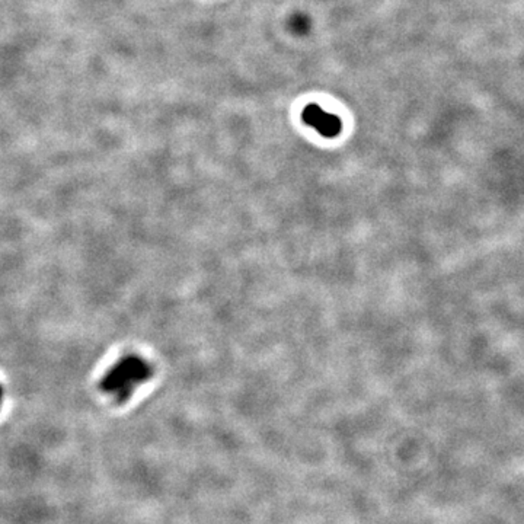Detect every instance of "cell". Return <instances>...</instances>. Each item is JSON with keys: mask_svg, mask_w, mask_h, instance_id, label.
<instances>
[{"mask_svg": "<svg viewBox=\"0 0 524 524\" xmlns=\"http://www.w3.org/2000/svg\"><path fill=\"white\" fill-rule=\"evenodd\" d=\"M152 376L149 364L136 356H127L116 363L111 370L104 376L101 389L106 393L116 395V398L122 402L130 398L132 392Z\"/></svg>", "mask_w": 524, "mask_h": 524, "instance_id": "6da1fadb", "label": "cell"}, {"mask_svg": "<svg viewBox=\"0 0 524 524\" xmlns=\"http://www.w3.org/2000/svg\"><path fill=\"white\" fill-rule=\"evenodd\" d=\"M303 121L313 127L316 132H319L324 137H335L341 133L342 122L340 117L325 113V111L316 104H309L303 113H301Z\"/></svg>", "mask_w": 524, "mask_h": 524, "instance_id": "7a4b0ae2", "label": "cell"}, {"mask_svg": "<svg viewBox=\"0 0 524 524\" xmlns=\"http://www.w3.org/2000/svg\"><path fill=\"white\" fill-rule=\"evenodd\" d=\"M293 28L297 33H305L308 28V21L305 17H296L293 18Z\"/></svg>", "mask_w": 524, "mask_h": 524, "instance_id": "3957f363", "label": "cell"}, {"mask_svg": "<svg viewBox=\"0 0 524 524\" xmlns=\"http://www.w3.org/2000/svg\"><path fill=\"white\" fill-rule=\"evenodd\" d=\"M0 401H2V388H0Z\"/></svg>", "mask_w": 524, "mask_h": 524, "instance_id": "277c9868", "label": "cell"}]
</instances>
